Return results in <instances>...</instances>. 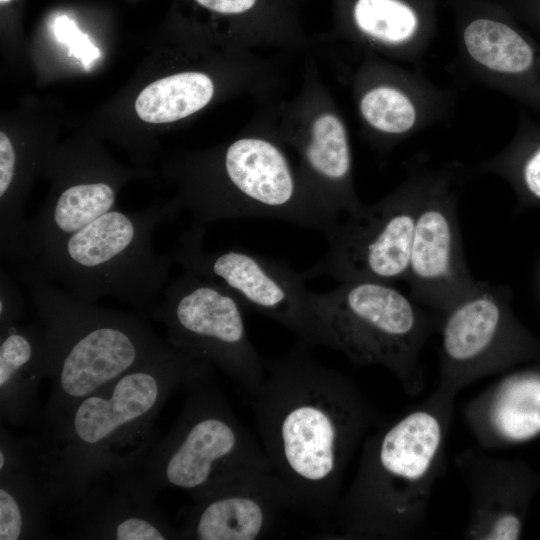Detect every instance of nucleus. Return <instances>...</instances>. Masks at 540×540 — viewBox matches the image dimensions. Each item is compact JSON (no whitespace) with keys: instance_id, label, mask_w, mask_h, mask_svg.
<instances>
[{"instance_id":"nucleus-1","label":"nucleus","mask_w":540,"mask_h":540,"mask_svg":"<svg viewBox=\"0 0 540 540\" xmlns=\"http://www.w3.org/2000/svg\"><path fill=\"white\" fill-rule=\"evenodd\" d=\"M310 346L298 340L285 354L264 360L263 378L249 399L260 444L294 510L326 522L372 413L349 379L314 359Z\"/></svg>"},{"instance_id":"nucleus-2","label":"nucleus","mask_w":540,"mask_h":540,"mask_svg":"<svg viewBox=\"0 0 540 540\" xmlns=\"http://www.w3.org/2000/svg\"><path fill=\"white\" fill-rule=\"evenodd\" d=\"M203 361L171 344L149 361L34 428L57 492V510L96 476L137 450L153 421Z\"/></svg>"},{"instance_id":"nucleus-3","label":"nucleus","mask_w":540,"mask_h":540,"mask_svg":"<svg viewBox=\"0 0 540 540\" xmlns=\"http://www.w3.org/2000/svg\"><path fill=\"white\" fill-rule=\"evenodd\" d=\"M13 279L26 289L48 345L52 388L37 425L170 345L139 316L80 300L34 271Z\"/></svg>"},{"instance_id":"nucleus-4","label":"nucleus","mask_w":540,"mask_h":540,"mask_svg":"<svg viewBox=\"0 0 540 540\" xmlns=\"http://www.w3.org/2000/svg\"><path fill=\"white\" fill-rule=\"evenodd\" d=\"M181 208L178 200L136 212L114 208L45 249L20 272L34 271L86 302L117 298L146 317L174 263L170 253L155 250L152 236Z\"/></svg>"},{"instance_id":"nucleus-5","label":"nucleus","mask_w":540,"mask_h":540,"mask_svg":"<svg viewBox=\"0 0 540 540\" xmlns=\"http://www.w3.org/2000/svg\"><path fill=\"white\" fill-rule=\"evenodd\" d=\"M203 361L186 380L182 409L161 438L149 437L135 463L158 493L177 488L194 496L237 469L273 470L260 444L240 422Z\"/></svg>"},{"instance_id":"nucleus-6","label":"nucleus","mask_w":540,"mask_h":540,"mask_svg":"<svg viewBox=\"0 0 540 540\" xmlns=\"http://www.w3.org/2000/svg\"><path fill=\"white\" fill-rule=\"evenodd\" d=\"M216 161L187 176L178 200L194 222L276 219L324 235L336 223L315 202L282 147L261 135L231 142Z\"/></svg>"},{"instance_id":"nucleus-7","label":"nucleus","mask_w":540,"mask_h":540,"mask_svg":"<svg viewBox=\"0 0 540 540\" xmlns=\"http://www.w3.org/2000/svg\"><path fill=\"white\" fill-rule=\"evenodd\" d=\"M317 344L361 365H381L403 378L426 337L430 319L416 301L391 284L340 282L310 293Z\"/></svg>"},{"instance_id":"nucleus-8","label":"nucleus","mask_w":540,"mask_h":540,"mask_svg":"<svg viewBox=\"0 0 540 540\" xmlns=\"http://www.w3.org/2000/svg\"><path fill=\"white\" fill-rule=\"evenodd\" d=\"M438 419L412 412L369 437L357 476L331 518L330 535L390 536L403 524L407 489L428 473L441 444Z\"/></svg>"},{"instance_id":"nucleus-9","label":"nucleus","mask_w":540,"mask_h":540,"mask_svg":"<svg viewBox=\"0 0 540 540\" xmlns=\"http://www.w3.org/2000/svg\"><path fill=\"white\" fill-rule=\"evenodd\" d=\"M146 317L165 325L173 347L219 368L248 397L256 392L264 359L250 340L244 305L226 287L185 271Z\"/></svg>"},{"instance_id":"nucleus-10","label":"nucleus","mask_w":540,"mask_h":540,"mask_svg":"<svg viewBox=\"0 0 540 540\" xmlns=\"http://www.w3.org/2000/svg\"><path fill=\"white\" fill-rule=\"evenodd\" d=\"M432 179L416 177L373 204L361 203L325 234L326 255L302 272L339 282L405 280L419 208Z\"/></svg>"},{"instance_id":"nucleus-11","label":"nucleus","mask_w":540,"mask_h":540,"mask_svg":"<svg viewBox=\"0 0 540 540\" xmlns=\"http://www.w3.org/2000/svg\"><path fill=\"white\" fill-rule=\"evenodd\" d=\"M205 228L193 222L170 253L185 271L216 281L233 293L245 308L281 324L298 340L317 344L305 277L286 263L242 249L208 251Z\"/></svg>"},{"instance_id":"nucleus-12","label":"nucleus","mask_w":540,"mask_h":540,"mask_svg":"<svg viewBox=\"0 0 540 540\" xmlns=\"http://www.w3.org/2000/svg\"><path fill=\"white\" fill-rule=\"evenodd\" d=\"M457 209L450 179H432L416 218L405 279L414 301L444 313L479 283L465 260Z\"/></svg>"},{"instance_id":"nucleus-13","label":"nucleus","mask_w":540,"mask_h":540,"mask_svg":"<svg viewBox=\"0 0 540 540\" xmlns=\"http://www.w3.org/2000/svg\"><path fill=\"white\" fill-rule=\"evenodd\" d=\"M156 494L132 452L91 480L60 512L72 523L77 539H180L157 506Z\"/></svg>"},{"instance_id":"nucleus-14","label":"nucleus","mask_w":540,"mask_h":540,"mask_svg":"<svg viewBox=\"0 0 540 540\" xmlns=\"http://www.w3.org/2000/svg\"><path fill=\"white\" fill-rule=\"evenodd\" d=\"M180 539L257 540L268 537L288 511L287 487L273 470L232 471L192 496Z\"/></svg>"},{"instance_id":"nucleus-15","label":"nucleus","mask_w":540,"mask_h":540,"mask_svg":"<svg viewBox=\"0 0 540 540\" xmlns=\"http://www.w3.org/2000/svg\"><path fill=\"white\" fill-rule=\"evenodd\" d=\"M290 141L299 153L298 172L307 190L329 218L337 222L361 205L353 187L348 131L336 112H315Z\"/></svg>"},{"instance_id":"nucleus-16","label":"nucleus","mask_w":540,"mask_h":540,"mask_svg":"<svg viewBox=\"0 0 540 540\" xmlns=\"http://www.w3.org/2000/svg\"><path fill=\"white\" fill-rule=\"evenodd\" d=\"M57 492L42 445L26 436L0 466V540L48 538Z\"/></svg>"},{"instance_id":"nucleus-17","label":"nucleus","mask_w":540,"mask_h":540,"mask_svg":"<svg viewBox=\"0 0 540 540\" xmlns=\"http://www.w3.org/2000/svg\"><path fill=\"white\" fill-rule=\"evenodd\" d=\"M48 374L47 339L39 322L0 330L1 424L31 428L37 425L43 410L38 389Z\"/></svg>"},{"instance_id":"nucleus-18","label":"nucleus","mask_w":540,"mask_h":540,"mask_svg":"<svg viewBox=\"0 0 540 540\" xmlns=\"http://www.w3.org/2000/svg\"><path fill=\"white\" fill-rule=\"evenodd\" d=\"M501 289L479 281L477 287L447 311L442 327V351L455 365H469L496 352L506 308Z\"/></svg>"},{"instance_id":"nucleus-19","label":"nucleus","mask_w":540,"mask_h":540,"mask_svg":"<svg viewBox=\"0 0 540 540\" xmlns=\"http://www.w3.org/2000/svg\"><path fill=\"white\" fill-rule=\"evenodd\" d=\"M214 91V82L207 74L180 72L146 86L135 101V110L148 123L175 122L207 106Z\"/></svg>"},{"instance_id":"nucleus-20","label":"nucleus","mask_w":540,"mask_h":540,"mask_svg":"<svg viewBox=\"0 0 540 540\" xmlns=\"http://www.w3.org/2000/svg\"><path fill=\"white\" fill-rule=\"evenodd\" d=\"M353 19L364 36L385 47L408 44L418 30L415 11L401 0H357Z\"/></svg>"},{"instance_id":"nucleus-21","label":"nucleus","mask_w":540,"mask_h":540,"mask_svg":"<svg viewBox=\"0 0 540 540\" xmlns=\"http://www.w3.org/2000/svg\"><path fill=\"white\" fill-rule=\"evenodd\" d=\"M492 421L505 438L524 440L540 432V379L511 381L499 393Z\"/></svg>"},{"instance_id":"nucleus-22","label":"nucleus","mask_w":540,"mask_h":540,"mask_svg":"<svg viewBox=\"0 0 540 540\" xmlns=\"http://www.w3.org/2000/svg\"><path fill=\"white\" fill-rule=\"evenodd\" d=\"M358 109L369 127L386 136L410 132L418 113L411 97L402 89L386 83L367 88L360 96Z\"/></svg>"},{"instance_id":"nucleus-23","label":"nucleus","mask_w":540,"mask_h":540,"mask_svg":"<svg viewBox=\"0 0 540 540\" xmlns=\"http://www.w3.org/2000/svg\"><path fill=\"white\" fill-rule=\"evenodd\" d=\"M523 126L526 153L517 166L516 175L525 191L540 200V124L526 122Z\"/></svg>"},{"instance_id":"nucleus-24","label":"nucleus","mask_w":540,"mask_h":540,"mask_svg":"<svg viewBox=\"0 0 540 540\" xmlns=\"http://www.w3.org/2000/svg\"><path fill=\"white\" fill-rule=\"evenodd\" d=\"M53 33L59 42L68 45L70 55L78 58L87 69L99 58V49L69 17L65 15L57 17L53 23Z\"/></svg>"},{"instance_id":"nucleus-25","label":"nucleus","mask_w":540,"mask_h":540,"mask_svg":"<svg viewBox=\"0 0 540 540\" xmlns=\"http://www.w3.org/2000/svg\"><path fill=\"white\" fill-rule=\"evenodd\" d=\"M19 283L1 268L0 272V330L22 323L25 300Z\"/></svg>"},{"instance_id":"nucleus-26","label":"nucleus","mask_w":540,"mask_h":540,"mask_svg":"<svg viewBox=\"0 0 540 540\" xmlns=\"http://www.w3.org/2000/svg\"><path fill=\"white\" fill-rule=\"evenodd\" d=\"M520 535V521L510 513H502L494 517L487 530L483 533L484 539L514 540Z\"/></svg>"},{"instance_id":"nucleus-27","label":"nucleus","mask_w":540,"mask_h":540,"mask_svg":"<svg viewBox=\"0 0 540 540\" xmlns=\"http://www.w3.org/2000/svg\"><path fill=\"white\" fill-rule=\"evenodd\" d=\"M15 163V149L10 138L3 131L0 132V194H3L10 185Z\"/></svg>"},{"instance_id":"nucleus-28","label":"nucleus","mask_w":540,"mask_h":540,"mask_svg":"<svg viewBox=\"0 0 540 540\" xmlns=\"http://www.w3.org/2000/svg\"><path fill=\"white\" fill-rule=\"evenodd\" d=\"M211 11L224 15H237L252 9L257 0H195Z\"/></svg>"},{"instance_id":"nucleus-29","label":"nucleus","mask_w":540,"mask_h":540,"mask_svg":"<svg viewBox=\"0 0 540 540\" xmlns=\"http://www.w3.org/2000/svg\"><path fill=\"white\" fill-rule=\"evenodd\" d=\"M9 1H11V0H0L1 4L8 3Z\"/></svg>"}]
</instances>
